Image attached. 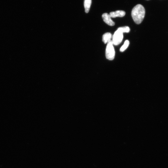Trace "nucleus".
Here are the masks:
<instances>
[{"mask_svg": "<svg viewBox=\"0 0 168 168\" xmlns=\"http://www.w3.org/2000/svg\"><path fill=\"white\" fill-rule=\"evenodd\" d=\"M145 9L143 5L138 4L133 8L131 15L133 19L136 24H140L143 21L145 15Z\"/></svg>", "mask_w": 168, "mask_h": 168, "instance_id": "1", "label": "nucleus"}, {"mask_svg": "<svg viewBox=\"0 0 168 168\" xmlns=\"http://www.w3.org/2000/svg\"><path fill=\"white\" fill-rule=\"evenodd\" d=\"M115 52L113 44L111 40L107 44L106 48V56L107 59L112 60L114 59Z\"/></svg>", "mask_w": 168, "mask_h": 168, "instance_id": "2", "label": "nucleus"}, {"mask_svg": "<svg viewBox=\"0 0 168 168\" xmlns=\"http://www.w3.org/2000/svg\"><path fill=\"white\" fill-rule=\"evenodd\" d=\"M123 38V33L118 30H116L112 37V42L113 45L118 46L121 43Z\"/></svg>", "mask_w": 168, "mask_h": 168, "instance_id": "3", "label": "nucleus"}, {"mask_svg": "<svg viewBox=\"0 0 168 168\" xmlns=\"http://www.w3.org/2000/svg\"><path fill=\"white\" fill-rule=\"evenodd\" d=\"M102 17L105 22L108 25L112 26L115 25V23L111 19V17L109 14L107 13H104Z\"/></svg>", "mask_w": 168, "mask_h": 168, "instance_id": "4", "label": "nucleus"}, {"mask_svg": "<svg viewBox=\"0 0 168 168\" xmlns=\"http://www.w3.org/2000/svg\"><path fill=\"white\" fill-rule=\"evenodd\" d=\"M109 14L111 18L122 17L125 16L126 12L124 11L118 10L115 12H111Z\"/></svg>", "mask_w": 168, "mask_h": 168, "instance_id": "5", "label": "nucleus"}, {"mask_svg": "<svg viewBox=\"0 0 168 168\" xmlns=\"http://www.w3.org/2000/svg\"><path fill=\"white\" fill-rule=\"evenodd\" d=\"M112 37V35L110 33H106L103 35V41L105 44H106L111 41Z\"/></svg>", "mask_w": 168, "mask_h": 168, "instance_id": "6", "label": "nucleus"}, {"mask_svg": "<svg viewBox=\"0 0 168 168\" xmlns=\"http://www.w3.org/2000/svg\"><path fill=\"white\" fill-rule=\"evenodd\" d=\"M91 3H92V0H85L84 7H85L86 13H89Z\"/></svg>", "mask_w": 168, "mask_h": 168, "instance_id": "7", "label": "nucleus"}, {"mask_svg": "<svg viewBox=\"0 0 168 168\" xmlns=\"http://www.w3.org/2000/svg\"><path fill=\"white\" fill-rule=\"evenodd\" d=\"M130 44L129 41L128 40H126L124 43V45L120 49V52H123L125 51L128 47Z\"/></svg>", "mask_w": 168, "mask_h": 168, "instance_id": "8", "label": "nucleus"}, {"mask_svg": "<svg viewBox=\"0 0 168 168\" xmlns=\"http://www.w3.org/2000/svg\"><path fill=\"white\" fill-rule=\"evenodd\" d=\"M118 30L123 33H129L130 31V28L128 26L120 27L118 28Z\"/></svg>", "mask_w": 168, "mask_h": 168, "instance_id": "9", "label": "nucleus"}]
</instances>
